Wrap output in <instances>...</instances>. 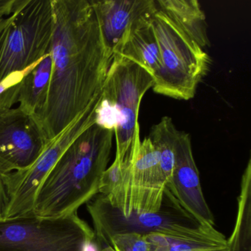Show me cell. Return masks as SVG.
<instances>
[{"label": "cell", "mask_w": 251, "mask_h": 251, "mask_svg": "<svg viewBox=\"0 0 251 251\" xmlns=\"http://www.w3.org/2000/svg\"><path fill=\"white\" fill-rule=\"evenodd\" d=\"M87 210L93 222L95 239L102 248L108 246L113 236L120 233H156L171 237H187L198 234L208 226L197 221L167 188L164 191L162 205L157 212L133 213L125 217L100 194L87 202Z\"/></svg>", "instance_id": "5"}, {"label": "cell", "mask_w": 251, "mask_h": 251, "mask_svg": "<svg viewBox=\"0 0 251 251\" xmlns=\"http://www.w3.org/2000/svg\"><path fill=\"white\" fill-rule=\"evenodd\" d=\"M127 161L123 162L114 159L110 167L107 168L102 173L100 180L98 192L104 196H108L117 187L124 175Z\"/></svg>", "instance_id": "21"}, {"label": "cell", "mask_w": 251, "mask_h": 251, "mask_svg": "<svg viewBox=\"0 0 251 251\" xmlns=\"http://www.w3.org/2000/svg\"><path fill=\"white\" fill-rule=\"evenodd\" d=\"M145 237L151 251H227V239L214 226H207L198 234L187 237L156 233Z\"/></svg>", "instance_id": "16"}, {"label": "cell", "mask_w": 251, "mask_h": 251, "mask_svg": "<svg viewBox=\"0 0 251 251\" xmlns=\"http://www.w3.org/2000/svg\"><path fill=\"white\" fill-rule=\"evenodd\" d=\"M100 245L97 242L96 239L87 241L83 245L82 251H100Z\"/></svg>", "instance_id": "24"}, {"label": "cell", "mask_w": 251, "mask_h": 251, "mask_svg": "<svg viewBox=\"0 0 251 251\" xmlns=\"http://www.w3.org/2000/svg\"><path fill=\"white\" fill-rule=\"evenodd\" d=\"M100 251H115L114 249H113L112 247L111 246H106L104 247L103 248L101 249Z\"/></svg>", "instance_id": "26"}, {"label": "cell", "mask_w": 251, "mask_h": 251, "mask_svg": "<svg viewBox=\"0 0 251 251\" xmlns=\"http://www.w3.org/2000/svg\"><path fill=\"white\" fill-rule=\"evenodd\" d=\"M52 67L50 52L33 66L19 86V107L36 117L40 114L46 102Z\"/></svg>", "instance_id": "15"}, {"label": "cell", "mask_w": 251, "mask_h": 251, "mask_svg": "<svg viewBox=\"0 0 251 251\" xmlns=\"http://www.w3.org/2000/svg\"><path fill=\"white\" fill-rule=\"evenodd\" d=\"M108 246L115 251H151L145 235L138 233L116 234L111 238Z\"/></svg>", "instance_id": "20"}, {"label": "cell", "mask_w": 251, "mask_h": 251, "mask_svg": "<svg viewBox=\"0 0 251 251\" xmlns=\"http://www.w3.org/2000/svg\"><path fill=\"white\" fill-rule=\"evenodd\" d=\"M126 160L127 164L123 179L117 187L105 196L107 199L125 217L133 213L159 211L167 181L149 138L141 141L137 151Z\"/></svg>", "instance_id": "8"}, {"label": "cell", "mask_w": 251, "mask_h": 251, "mask_svg": "<svg viewBox=\"0 0 251 251\" xmlns=\"http://www.w3.org/2000/svg\"><path fill=\"white\" fill-rule=\"evenodd\" d=\"M93 239L95 231L77 213L0 220V251H82Z\"/></svg>", "instance_id": "7"}, {"label": "cell", "mask_w": 251, "mask_h": 251, "mask_svg": "<svg viewBox=\"0 0 251 251\" xmlns=\"http://www.w3.org/2000/svg\"><path fill=\"white\" fill-rule=\"evenodd\" d=\"M180 133L175 126L173 120L170 117H164L158 124L152 126L148 137L156 151L167 186L173 176L176 147Z\"/></svg>", "instance_id": "18"}, {"label": "cell", "mask_w": 251, "mask_h": 251, "mask_svg": "<svg viewBox=\"0 0 251 251\" xmlns=\"http://www.w3.org/2000/svg\"><path fill=\"white\" fill-rule=\"evenodd\" d=\"M157 7L164 11L201 48L210 46L206 18L196 0H155Z\"/></svg>", "instance_id": "13"}, {"label": "cell", "mask_w": 251, "mask_h": 251, "mask_svg": "<svg viewBox=\"0 0 251 251\" xmlns=\"http://www.w3.org/2000/svg\"><path fill=\"white\" fill-rule=\"evenodd\" d=\"M33 65L23 71L13 73L0 83V110L11 108L17 103L20 83Z\"/></svg>", "instance_id": "19"}, {"label": "cell", "mask_w": 251, "mask_h": 251, "mask_svg": "<svg viewBox=\"0 0 251 251\" xmlns=\"http://www.w3.org/2000/svg\"><path fill=\"white\" fill-rule=\"evenodd\" d=\"M8 23H9V17L0 20V36L2 35L4 29L8 25Z\"/></svg>", "instance_id": "25"}, {"label": "cell", "mask_w": 251, "mask_h": 251, "mask_svg": "<svg viewBox=\"0 0 251 251\" xmlns=\"http://www.w3.org/2000/svg\"><path fill=\"white\" fill-rule=\"evenodd\" d=\"M107 53L114 58L132 31L157 10L155 0H91Z\"/></svg>", "instance_id": "11"}, {"label": "cell", "mask_w": 251, "mask_h": 251, "mask_svg": "<svg viewBox=\"0 0 251 251\" xmlns=\"http://www.w3.org/2000/svg\"><path fill=\"white\" fill-rule=\"evenodd\" d=\"M52 33V0H17L0 36V83L50 53Z\"/></svg>", "instance_id": "6"}, {"label": "cell", "mask_w": 251, "mask_h": 251, "mask_svg": "<svg viewBox=\"0 0 251 251\" xmlns=\"http://www.w3.org/2000/svg\"><path fill=\"white\" fill-rule=\"evenodd\" d=\"M96 109L83 113L50 141L31 167L2 176L8 198V207L2 220L33 215L39 187L64 151L81 133L95 124Z\"/></svg>", "instance_id": "9"}, {"label": "cell", "mask_w": 251, "mask_h": 251, "mask_svg": "<svg viewBox=\"0 0 251 251\" xmlns=\"http://www.w3.org/2000/svg\"><path fill=\"white\" fill-rule=\"evenodd\" d=\"M17 0H0V20L10 17L14 12Z\"/></svg>", "instance_id": "22"}, {"label": "cell", "mask_w": 251, "mask_h": 251, "mask_svg": "<svg viewBox=\"0 0 251 251\" xmlns=\"http://www.w3.org/2000/svg\"><path fill=\"white\" fill-rule=\"evenodd\" d=\"M49 142L36 116L20 107L0 110V175L31 167Z\"/></svg>", "instance_id": "10"}, {"label": "cell", "mask_w": 251, "mask_h": 251, "mask_svg": "<svg viewBox=\"0 0 251 251\" xmlns=\"http://www.w3.org/2000/svg\"><path fill=\"white\" fill-rule=\"evenodd\" d=\"M227 251H251V158L244 170L237 198L234 228L227 239Z\"/></svg>", "instance_id": "17"}, {"label": "cell", "mask_w": 251, "mask_h": 251, "mask_svg": "<svg viewBox=\"0 0 251 251\" xmlns=\"http://www.w3.org/2000/svg\"><path fill=\"white\" fill-rule=\"evenodd\" d=\"M8 198L6 189L2 180V176L0 175V220L3 219L8 207Z\"/></svg>", "instance_id": "23"}, {"label": "cell", "mask_w": 251, "mask_h": 251, "mask_svg": "<svg viewBox=\"0 0 251 251\" xmlns=\"http://www.w3.org/2000/svg\"><path fill=\"white\" fill-rule=\"evenodd\" d=\"M152 18L141 23L130 33L115 56L136 63L153 76L159 67L161 58Z\"/></svg>", "instance_id": "14"}, {"label": "cell", "mask_w": 251, "mask_h": 251, "mask_svg": "<svg viewBox=\"0 0 251 251\" xmlns=\"http://www.w3.org/2000/svg\"><path fill=\"white\" fill-rule=\"evenodd\" d=\"M152 25L161 58L152 90L173 99H192L209 72V55L158 7Z\"/></svg>", "instance_id": "4"}, {"label": "cell", "mask_w": 251, "mask_h": 251, "mask_svg": "<svg viewBox=\"0 0 251 251\" xmlns=\"http://www.w3.org/2000/svg\"><path fill=\"white\" fill-rule=\"evenodd\" d=\"M153 82V76L136 63L120 56L113 58L97 107L95 124L114 131L115 158L121 162L140 145L139 108Z\"/></svg>", "instance_id": "3"}, {"label": "cell", "mask_w": 251, "mask_h": 251, "mask_svg": "<svg viewBox=\"0 0 251 251\" xmlns=\"http://www.w3.org/2000/svg\"><path fill=\"white\" fill-rule=\"evenodd\" d=\"M114 134L113 130L95 124L68 147L38 190L34 215L59 217L75 214L99 193Z\"/></svg>", "instance_id": "2"}, {"label": "cell", "mask_w": 251, "mask_h": 251, "mask_svg": "<svg viewBox=\"0 0 251 251\" xmlns=\"http://www.w3.org/2000/svg\"><path fill=\"white\" fill-rule=\"evenodd\" d=\"M167 189L180 205L202 226H214V218L202 193L192 141L189 133L180 131L176 147L173 176Z\"/></svg>", "instance_id": "12"}, {"label": "cell", "mask_w": 251, "mask_h": 251, "mask_svg": "<svg viewBox=\"0 0 251 251\" xmlns=\"http://www.w3.org/2000/svg\"><path fill=\"white\" fill-rule=\"evenodd\" d=\"M52 67L46 102L36 117L48 142L98 106L113 58L91 0H52Z\"/></svg>", "instance_id": "1"}]
</instances>
